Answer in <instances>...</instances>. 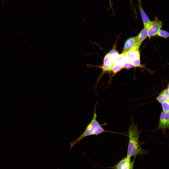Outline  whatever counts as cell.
Instances as JSON below:
<instances>
[{"instance_id": "5b68a950", "label": "cell", "mask_w": 169, "mask_h": 169, "mask_svg": "<svg viewBox=\"0 0 169 169\" xmlns=\"http://www.w3.org/2000/svg\"><path fill=\"white\" fill-rule=\"evenodd\" d=\"M135 158L131 161V158L125 157L114 166L113 169H133Z\"/></svg>"}, {"instance_id": "2e32d148", "label": "cell", "mask_w": 169, "mask_h": 169, "mask_svg": "<svg viewBox=\"0 0 169 169\" xmlns=\"http://www.w3.org/2000/svg\"><path fill=\"white\" fill-rule=\"evenodd\" d=\"M156 99L159 103L161 104L167 100L162 92L157 97Z\"/></svg>"}, {"instance_id": "9c48e42d", "label": "cell", "mask_w": 169, "mask_h": 169, "mask_svg": "<svg viewBox=\"0 0 169 169\" xmlns=\"http://www.w3.org/2000/svg\"><path fill=\"white\" fill-rule=\"evenodd\" d=\"M123 62L119 64L114 65L113 66L111 69V71L113 73L112 77L123 68Z\"/></svg>"}, {"instance_id": "8fae6325", "label": "cell", "mask_w": 169, "mask_h": 169, "mask_svg": "<svg viewBox=\"0 0 169 169\" xmlns=\"http://www.w3.org/2000/svg\"><path fill=\"white\" fill-rule=\"evenodd\" d=\"M129 62L131 63L135 67H142L140 63V57L136 58L130 60Z\"/></svg>"}, {"instance_id": "e0dca14e", "label": "cell", "mask_w": 169, "mask_h": 169, "mask_svg": "<svg viewBox=\"0 0 169 169\" xmlns=\"http://www.w3.org/2000/svg\"><path fill=\"white\" fill-rule=\"evenodd\" d=\"M123 68L129 69L131 68L135 67L130 62L126 61H123Z\"/></svg>"}, {"instance_id": "5bb4252c", "label": "cell", "mask_w": 169, "mask_h": 169, "mask_svg": "<svg viewBox=\"0 0 169 169\" xmlns=\"http://www.w3.org/2000/svg\"><path fill=\"white\" fill-rule=\"evenodd\" d=\"M158 36L166 38L169 36V33L167 31L162 30H160L157 35Z\"/></svg>"}, {"instance_id": "6da1fadb", "label": "cell", "mask_w": 169, "mask_h": 169, "mask_svg": "<svg viewBox=\"0 0 169 169\" xmlns=\"http://www.w3.org/2000/svg\"><path fill=\"white\" fill-rule=\"evenodd\" d=\"M131 120L128 131L129 140L127 156L131 158L132 157H136L139 155L147 154V150L142 148L140 143V133L137 124L134 123L132 119Z\"/></svg>"}, {"instance_id": "7c38bea8", "label": "cell", "mask_w": 169, "mask_h": 169, "mask_svg": "<svg viewBox=\"0 0 169 169\" xmlns=\"http://www.w3.org/2000/svg\"><path fill=\"white\" fill-rule=\"evenodd\" d=\"M108 53L110 55L112 61L119 54L118 52L115 49H113L111 50Z\"/></svg>"}, {"instance_id": "ac0fdd59", "label": "cell", "mask_w": 169, "mask_h": 169, "mask_svg": "<svg viewBox=\"0 0 169 169\" xmlns=\"http://www.w3.org/2000/svg\"><path fill=\"white\" fill-rule=\"evenodd\" d=\"M167 100H169V88L164 90L162 92Z\"/></svg>"}, {"instance_id": "3957f363", "label": "cell", "mask_w": 169, "mask_h": 169, "mask_svg": "<svg viewBox=\"0 0 169 169\" xmlns=\"http://www.w3.org/2000/svg\"><path fill=\"white\" fill-rule=\"evenodd\" d=\"M162 22L157 17L155 20L151 21L146 29L147 30L148 36L150 38L157 35L162 27Z\"/></svg>"}, {"instance_id": "7a4b0ae2", "label": "cell", "mask_w": 169, "mask_h": 169, "mask_svg": "<svg viewBox=\"0 0 169 169\" xmlns=\"http://www.w3.org/2000/svg\"><path fill=\"white\" fill-rule=\"evenodd\" d=\"M96 104L95 107L93 115L91 120L88 125L83 133L77 138L71 142L70 149L80 141L86 137L92 135H97L104 132L115 133V132L107 131L104 129L102 127L101 125L97 121V115L96 111Z\"/></svg>"}, {"instance_id": "8992f818", "label": "cell", "mask_w": 169, "mask_h": 169, "mask_svg": "<svg viewBox=\"0 0 169 169\" xmlns=\"http://www.w3.org/2000/svg\"><path fill=\"white\" fill-rule=\"evenodd\" d=\"M136 0L138 4V7L142 20L144 27L146 28L151 21L150 20L143 9L142 5L141 0Z\"/></svg>"}, {"instance_id": "30bf717a", "label": "cell", "mask_w": 169, "mask_h": 169, "mask_svg": "<svg viewBox=\"0 0 169 169\" xmlns=\"http://www.w3.org/2000/svg\"><path fill=\"white\" fill-rule=\"evenodd\" d=\"M126 52H126L122 53L119 54L113 61V65H115L123 62Z\"/></svg>"}, {"instance_id": "277c9868", "label": "cell", "mask_w": 169, "mask_h": 169, "mask_svg": "<svg viewBox=\"0 0 169 169\" xmlns=\"http://www.w3.org/2000/svg\"><path fill=\"white\" fill-rule=\"evenodd\" d=\"M169 112L162 111L161 113L158 125L156 130H161L164 134L166 129H169Z\"/></svg>"}, {"instance_id": "ba28073f", "label": "cell", "mask_w": 169, "mask_h": 169, "mask_svg": "<svg viewBox=\"0 0 169 169\" xmlns=\"http://www.w3.org/2000/svg\"><path fill=\"white\" fill-rule=\"evenodd\" d=\"M103 62V65L109 67L111 69L114 65L113 61L108 53L104 57Z\"/></svg>"}, {"instance_id": "52a82bcc", "label": "cell", "mask_w": 169, "mask_h": 169, "mask_svg": "<svg viewBox=\"0 0 169 169\" xmlns=\"http://www.w3.org/2000/svg\"><path fill=\"white\" fill-rule=\"evenodd\" d=\"M148 36L147 30L145 27L142 29L138 35L136 36V46L139 48L144 40Z\"/></svg>"}, {"instance_id": "d6986e66", "label": "cell", "mask_w": 169, "mask_h": 169, "mask_svg": "<svg viewBox=\"0 0 169 169\" xmlns=\"http://www.w3.org/2000/svg\"><path fill=\"white\" fill-rule=\"evenodd\" d=\"M130 1H131V5H132V8H133V9L134 10V11H135V12H136V11L135 9V7H134V4H133V2H132V0H130Z\"/></svg>"}, {"instance_id": "44dd1931", "label": "cell", "mask_w": 169, "mask_h": 169, "mask_svg": "<svg viewBox=\"0 0 169 169\" xmlns=\"http://www.w3.org/2000/svg\"><path fill=\"white\" fill-rule=\"evenodd\" d=\"M3 2L4 0H3Z\"/></svg>"}, {"instance_id": "ffe728a7", "label": "cell", "mask_w": 169, "mask_h": 169, "mask_svg": "<svg viewBox=\"0 0 169 169\" xmlns=\"http://www.w3.org/2000/svg\"><path fill=\"white\" fill-rule=\"evenodd\" d=\"M109 2H110V6L111 7V0H109Z\"/></svg>"}, {"instance_id": "9a60e30c", "label": "cell", "mask_w": 169, "mask_h": 169, "mask_svg": "<svg viewBox=\"0 0 169 169\" xmlns=\"http://www.w3.org/2000/svg\"><path fill=\"white\" fill-rule=\"evenodd\" d=\"M169 100H166L162 104V107L163 111L169 112Z\"/></svg>"}, {"instance_id": "4fadbf2b", "label": "cell", "mask_w": 169, "mask_h": 169, "mask_svg": "<svg viewBox=\"0 0 169 169\" xmlns=\"http://www.w3.org/2000/svg\"><path fill=\"white\" fill-rule=\"evenodd\" d=\"M132 47L131 44L127 40L125 43L122 53L128 51Z\"/></svg>"}]
</instances>
